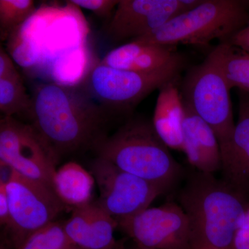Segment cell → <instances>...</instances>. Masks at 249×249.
Here are the masks:
<instances>
[{"label":"cell","mask_w":249,"mask_h":249,"mask_svg":"<svg viewBox=\"0 0 249 249\" xmlns=\"http://www.w3.org/2000/svg\"><path fill=\"white\" fill-rule=\"evenodd\" d=\"M32 125L59 159L95 147L102 135L107 109L81 87L42 83L31 95Z\"/></svg>","instance_id":"6da1fadb"},{"label":"cell","mask_w":249,"mask_h":249,"mask_svg":"<svg viewBox=\"0 0 249 249\" xmlns=\"http://www.w3.org/2000/svg\"><path fill=\"white\" fill-rule=\"evenodd\" d=\"M191 230V249H231L232 239L249 205V192L196 172L178 196Z\"/></svg>","instance_id":"7a4b0ae2"},{"label":"cell","mask_w":249,"mask_h":249,"mask_svg":"<svg viewBox=\"0 0 249 249\" xmlns=\"http://www.w3.org/2000/svg\"><path fill=\"white\" fill-rule=\"evenodd\" d=\"M95 148L98 157L165 192L175 186L182 174L181 165L156 132L152 121L144 118L129 119L110 137L101 139Z\"/></svg>","instance_id":"3957f363"},{"label":"cell","mask_w":249,"mask_h":249,"mask_svg":"<svg viewBox=\"0 0 249 249\" xmlns=\"http://www.w3.org/2000/svg\"><path fill=\"white\" fill-rule=\"evenodd\" d=\"M249 22V0H204L197 7L131 42L206 47L213 40H225Z\"/></svg>","instance_id":"277c9868"},{"label":"cell","mask_w":249,"mask_h":249,"mask_svg":"<svg viewBox=\"0 0 249 249\" xmlns=\"http://www.w3.org/2000/svg\"><path fill=\"white\" fill-rule=\"evenodd\" d=\"M186 59L152 73L111 68L98 62L89 70L82 88L105 109L129 112L152 91L180 78Z\"/></svg>","instance_id":"5b68a950"},{"label":"cell","mask_w":249,"mask_h":249,"mask_svg":"<svg viewBox=\"0 0 249 249\" xmlns=\"http://www.w3.org/2000/svg\"><path fill=\"white\" fill-rule=\"evenodd\" d=\"M10 224L6 244L19 249L33 232L53 222L66 206L53 188L12 170L6 181Z\"/></svg>","instance_id":"8992f818"},{"label":"cell","mask_w":249,"mask_h":249,"mask_svg":"<svg viewBox=\"0 0 249 249\" xmlns=\"http://www.w3.org/2000/svg\"><path fill=\"white\" fill-rule=\"evenodd\" d=\"M230 91L209 55L188 70L180 84L183 102L213 129L219 145L230 140L235 127Z\"/></svg>","instance_id":"52a82bcc"},{"label":"cell","mask_w":249,"mask_h":249,"mask_svg":"<svg viewBox=\"0 0 249 249\" xmlns=\"http://www.w3.org/2000/svg\"><path fill=\"white\" fill-rule=\"evenodd\" d=\"M58 160L32 124L3 116L0 120L1 165L53 188Z\"/></svg>","instance_id":"ba28073f"},{"label":"cell","mask_w":249,"mask_h":249,"mask_svg":"<svg viewBox=\"0 0 249 249\" xmlns=\"http://www.w3.org/2000/svg\"><path fill=\"white\" fill-rule=\"evenodd\" d=\"M91 170L100 192L96 203L116 222L147 209L165 193L160 187L123 171L101 157L93 160Z\"/></svg>","instance_id":"9c48e42d"},{"label":"cell","mask_w":249,"mask_h":249,"mask_svg":"<svg viewBox=\"0 0 249 249\" xmlns=\"http://www.w3.org/2000/svg\"><path fill=\"white\" fill-rule=\"evenodd\" d=\"M117 223L118 227L139 247L191 249L189 220L182 208L176 203L147 208Z\"/></svg>","instance_id":"30bf717a"},{"label":"cell","mask_w":249,"mask_h":249,"mask_svg":"<svg viewBox=\"0 0 249 249\" xmlns=\"http://www.w3.org/2000/svg\"><path fill=\"white\" fill-rule=\"evenodd\" d=\"M198 4L197 0H119L108 24L107 36L114 42H131Z\"/></svg>","instance_id":"8fae6325"},{"label":"cell","mask_w":249,"mask_h":249,"mask_svg":"<svg viewBox=\"0 0 249 249\" xmlns=\"http://www.w3.org/2000/svg\"><path fill=\"white\" fill-rule=\"evenodd\" d=\"M118 223L97 203L73 209L65 229L73 245L81 249H114Z\"/></svg>","instance_id":"7c38bea8"},{"label":"cell","mask_w":249,"mask_h":249,"mask_svg":"<svg viewBox=\"0 0 249 249\" xmlns=\"http://www.w3.org/2000/svg\"><path fill=\"white\" fill-rule=\"evenodd\" d=\"M183 148L188 163L203 173L222 169L220 147L213 129L183 103Z\"/></svg>","instance_id":"4fadbf2b"},{"label":"cell","mask_w":249,"mask_h":249,"mask_svg":"<svg viewBox=\"0 0 249 249\" xmlns=\"http://www.w3.org/2000/svg\"><path fill=\"white\" fill-rule=\"evenodd\" d=\"M177 46L129 42L108 52L100 63L137 73H152L185 60Z\"/></svg>","instance_id":"5bb4252c"},{"label":"cell","mask_w":249,"mask_h":249,"mask_svg":"<svg viewBox=\"0 0 249 249\" xmlns=\"http://www.w3.org/2000/svg\"><path fill=\"white\" fill-rule=\"evenodd\" d=\"M179 78L160 87L152 123L162 142L170 149L182 151L184 107Z\"/></svg>","instance_id":"9a60e30c"},{"label":"cell","mask_w":249,"mask_h":249,"mask_svg":"<svg viewBox=\"0 0 249 249\" xmlns=\"http://www.w3.org/2000/svg\"><path fill=\"white\" fill-rule=\"evenodd\" d=\"M220 147L224 179L249 192V114L239 109V117L231 138Z\"/></svg>","instance_id":"2e32d148"},{"label":"cell","mask_w":249,"mask_h":249,"mask_svg":"<svg viewBox=\"0 0 249 249\" xmlns=\"http://www.w3.org/2000/svg\"><path fill=\"white\" fill-rule=\"evenodd\" d=\"M95 178L76 162H68L55 171L53 188L59 199L73 209L91 203Z\"/></svg>","instance_id":"e0dca14e"},{"label":"cell","mask_w":249,"mask_h":249,"mask_svg":"<svg viewBox=\"0 0 249 249\" xmlns=\"http://www.w3.org/2000/svg\"><path fill=\"white\" fill-rule=\"evenodd\" d=\"M229 89L249 94V53L238 47L219 43L209 54Z\"/></svg>","instance_id":"ac0fdd59"},{"label":"cell","mask_w":249,"mask_h":249,"mask_svg":"<svg viewBox=\"0 0 249 249\" xmlns=\"http://www.w3.org/2000/svg\"><path fill=\"white\" fill-rule=\"evenodd\" d=\"M31 103V96L28 94L19 72L0 78V111L3 116L14 117L22 113L29 114Z\"/></svg>","instance_id":"d6986e66"},{"label":"cell","mask_w":249,"mask_h":249,"mask_svg":"<svg viewBox=\"0 0 249 249\" xmlns=\"http://www.w3.org/2000/svg\"><path fill=\"white\" fill-rule=\"evenodd\" d=\"M35 11V2L32 0H0L1 40H8Z\"/></svg>","instance_id":"ffe728a7"},{"label":"cell","mask_w":249,"mask_h":249,"mask_svg":"<svg viewBox=\"0 0 249 249\" xmlns=\"http://www.w3.org/2000/svg\"><path fill=\"white\" fill-rule=\"evenodd\" d=\"M74 247L65 229V222L55 220L33 232L19 249H71Z\"/></svg>","instance_id":"44dd1931"},{"label":"cell","mask_w":249,"mask_h":249,"mask_svg":"<svg viewBox=\"0 0 249 249\" xmlns=\"http://www.w3.org/2000/svg\"><path fill=\"white\" fill-rule=\"evenodd\" d=\"M19 31V28L8 39V52L18 65L29 68L40 60V48L31 36Z\"/></svg>","instance_id":"7402d4cb"},{"label":"cell","mask_w":249,"mask_h":249,"mask_svg":"<svg viewBox=\"0 0 249 249\" xmlns=\"http://www.w3.org/2000/svg\"><path fill=\"white\" fill-rule=\"evenodd\" d=\"M71 4L92 11L101 18L112 16L119 0H71L67 1Z\"/></svg>","instance_id":"603a6c76"},{"label":"cell","mask_w":249,"mask_h":249,"mask_svg":"<svg viewBox=\"0 0 249 249\" xmlns=\"http://www.w3.org/2000/svg\"><path fill=\"white\" fill-rule=\"evenodd\" d=\"M231 249H249V205L234 234Z\"/></svg>","instance_id":"cb8c5ba5"},{"label":"cell","mask_w":249,"mask_h":249,"mask_svg":"<svg viewBox=\"0 0 249 249\" xmlns=\"http://www.w3.org/2000/svg\"><path fill=\"white\" fill-rule=\"evenodd\" d=\"M219 43L238 47L249 53V22L245 27Z\"/></svg>","instance_id":"d4e9b609"},{"label":"cell","mask_w":249,"mask_h":249,"mask_svg":"<svg viewBox=\"0 0 249 249\" xmlns=\"http://www.w3.org/2000/svg\"><path fill=\"white\" fill-rule=\"evenodd\" d=\"M0 223L6 228L9 227L10 224L9 199L6 182L4 181H0Z\"/></svg>","instance_id":"484cf974"},{"label":"cell","mask_w":249,"mask_h":249,"mask_svg":"<svg viewBox=\"0 0 249 249\" xmlns=\"http://www.w3.org/2000/svg\"><path fill=\"white\" fill-rule=\"evenodd\" d=\"M18 73L11 55L1 47L0 48V78H8Z\"/></svg>","instance_id":"4316f807"},{"label":"cell","mask_w":249,"mask_h":249,"mask_svg":"<svg viewBox=\"0 0 249 249\" xmlns=\"http://www.w3.org/2000/svg\"><path fill=\"white\" fill-rule=\"evenodd\" d=\"M239 99H240V106L243 107L246 111L249 114V93L244 92V91H239Z\"/></svg>","instance_id":"83f0119b"},{"label":"cell","mask_w":249,"mask_h":249,"mask_svg":"<svg viewBox=\"0 0 249 249\" xmlns=\"http://www.w3.org/2000/svg\"><path fill=\"white\" fill-rule=\"evenodd\" d=\"M114 249H129L126 248L125 246L124 245V242H122V241H120V242H118L117 245H116V247ZM132 249H144L142 247H139V246H137L135 247V248Z\"/></svg>","instance_id":"f1b7e54d"},{"label":"cell","mask_w":249,"mask_h":249,"mask_svg":"<svg viewBox=\"0 0 249 249\" xmlns=\"http://www.w3.org/2000/svg\"><path fill=\"white\" fill-rule=\"evenodd\" d=\"M71 249H81L80 248H78V247H76V246H74V247H73V248H71Z\"/></svg>","instance_id":"f546056e"},{"label":"cell","mask_w":249,"mask_h":249,"mask_svg":"<svg viewBox=\"0 0 249 249\" xmlns=\"http://www.w3.org/2000/svg\"><path fill=\"white\" fill-rule=\"evenodd\" d=\"M142 248H143V247H142ZM144 249H145V248H144Z\"/></svg>","instance_id":"4dcf8cb0"}]
</instances>
